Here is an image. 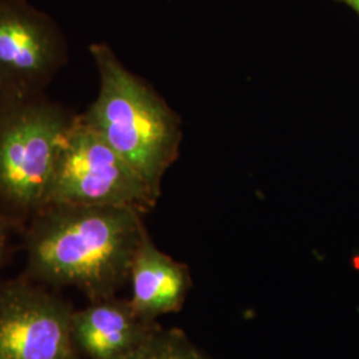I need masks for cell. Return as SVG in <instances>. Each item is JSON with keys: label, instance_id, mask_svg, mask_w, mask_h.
I'll list each match as a JSON object with an SVG mask.
<instances>
[{"label": "cell", "instance_id": "obj_1", "mask_svg": "<svg viewBox=\"0 0 359 359\" xmlns=\"http://www.w3.org/2000/svg\"><path fill=\"white\" fill-rule=\"evenodd\" d=\"M142 212L126 206L48 204L31 217L27 269L31 277L72 286L90 301L114 298L148 234Z\"/></svg>", "mask_w": 359, "mask_h": 359}, {"label": "cell", "instance_id": "obj_2", "mask_svg": "<svg viewBox=\"0 0 359 359\" xmlns=\"http://www.w3.org/2000/svg\"><path fill=\"white\" fill-rule=\"evenodd\" d=\"M100 88L83 120L160 196L161 181L179 157V117L105 44H92Z\"/></svg>", "mask_w": 359, "mask_h": 359}, {"label": "cell", "instance_id": "obj_3", "mask_svg": "<svg viewBox=\"0 0 359 359\" xmlns=\"http://www.w3.org/2000/svg\"><path fill=\"white\" fill-rule=\"evenodd\" d=\"M76 116L43 95L0 102L1 210L32 217L46 204L52 173Z\"/></svg>", "mask_w": 359, "mask_h": 359}, {"label": "cell", "instance_id": "obj_4", "mask_svg": "<svg viewBox=\"0 0 359 359\" xmlns=\"http://www.w3.org/2000/svg\"><path fill=\"white\" fill-rule=\"evenodd\" d=\"M158 197L81 115L76 116L57 156L44 205L126 206L145 213Z\"/></svg>", "mask_w": 359, "mask_h": 359}, {"label": "cell", "instance_id": "obj_5", "mask_svg": "<svg viewBox=\"0 0 359 359\" xmlns=\"http://www.w3.org/2000/svg\"><path fill=\"white\" fill-rule=\"evenodd\" d=\"M67 60L59 27L27 0H0V102L43 95Z\"/></svg>", "mask_w": 359, "mask_h": 359}, {"label": "cell", "instance_id": "obj_6", "mask_svg": "<svg viewBox=\"0 0 359 359\" xmlns=\"http://www.w3.org/2000/svg\"><path fill=\"white\" fill-rule=\"evenodd\" d=\"M74 309L26 283L0 286V359H79L72 342Z\"/></svg>", "mask_w": 359, "mask_h": 359}, {"label": "cell", "instance_id": "obj_7", "mask_svg": "<svg viewBox=\"0 0 359 359\" xmlns=\"http://www.w3.org/2000/svg\"><path fill=\"white\" fill-rule=\"evenodd\" d=\"M160 329L116 297L75 310L71 322L79 359H136Z\"/></svg>", "mask_w": 359, "mask_h": 359}, {"label": "cell", "instance_id": "obj_8", "mask_svg": "<svg viewBox=\"0 0 359 359\" xmlns=\"http://www.w3.org/2000/svg\"><path fill=\"white\" fill-rule=\"evenodd\" d=\"M129 283L130 306L149 321L181 310L192 287L188 266L161 252L149 234L144 237L133 259Z\"/></svg>", "mask_w": 359, "mask_h": 359}, {"label": "cell", "instance_id": "obj_9", "mask_svg": "<svg viewBox=\"0 0 359 359\" xmlns=\"http://www.w3.org/2000/svg\"><path fill=\"white\" fill-rule=\"evenodd\" d=\"M136 359H209L177 329H160Z\"/></svg>", "mask_w": 359, "mask_h": 359}, {"label": "cell", "instance_id": "obj_10", "mask_svg": "<svg viewBox=\"0 0 359 359\" xmlns=\"http://www.w3.org/2000/svg\"><path fill=\"white\" fill-rule=\"evenodd\" d=\"M4 250H6V226H4L3 218L0 217V264L3 261Z\"/></svg>", "mask_w": 359, "mask_h": 359}, {"label": "cell", "instance_id": "obj_11", "mask_svg": "<svg viewBox=\"0 0 359 359\" xmlns=\"http://www.w3.org/2000/svg\"><path fill=\"white\" fill-rule=\"evenodd\" d=\"M344 1L359 13V0H344Z\"/></svg>", "mask_w": 359, "mask_h": 359}]
</instances>
